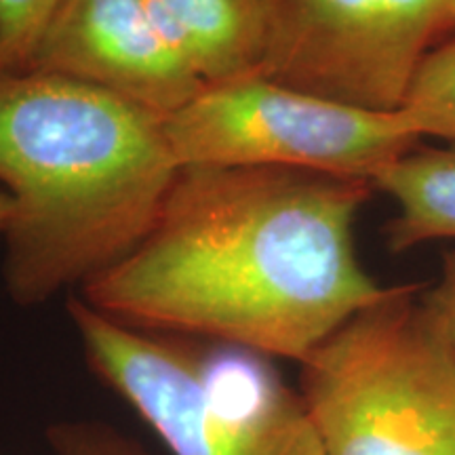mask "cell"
<instances>
[{
	"mask_svg": "<svg viewBox=\"0 0 455 455\" xmlns=\"http://www.w3.org/2000/svg\"><path fill=\"white\" fill-rule=\"evenodd\" d=\"M371 180L283 167H181L133 253L81 298L121 325L301 365L388 293L356 258Z\"/></svg>",
	"mask_w": 455,
	"mask_h": 455,
	"instance_id": "6da1fadb",
	"label": "cell"
},
{
	"mask_svg": "<svg viewBox=\"0 0 455 455\" xmlns=\"http://www.w3.org/2000/svg\"><path fill=\"white\" fill-rule=\"evenodd\" d=\"M180 169L161 114L61 74L0 72L9 298L32 308L133 253Z\"/></svg>",
	"mask_w": 455,
	"mask_h": 455,
	"instance_id": "7a4b0ae2",
	"label": "cell"
},
{
	"mask_svg": "<svg viewBox=\"0 0 455 455\" xmlns=\"http://www.w3.org/2000/svg\"><path fill=\"white\" fill-rule=\"evenodd\" d=\"M89 369L127 401L173 455H327L301 392L268 356L198 348L68 299Z\"/></svg>",
	"mask_w": 455,
	"mask_h": 455,
	"instance_id": "3957f363",
	"label": "cell"
},
{
	"mask_svg": "<svg viewBox=\"0 0 455 455\" xmlns=\"http://www.w3.org/2000/svg\"><path fill=\"white\" fill-rule=\"evenodd\" d=\"M299 367L327 455H455V355L419 284H392Z\"/></svg>",
	"mask_w": 455,
	"mask_h": 455,
	"instance_id": "277c9868",
	"label": "cell"
},
{
	"mask_svg": "<svg viewBox=\"0 0 455 455\" xmlns=\"http://www.w3.org/2000/svg\"><path fill=\"white\" fill-rule=\"evenodd\" d=\"M180 167H283L373 180L422 138L401 112L316 98L266 76L207 87L164 118Z\"/></svg>",
	"mask_w": 455,
	"mask_h": 455,
	"instance_id": "5b68a950",
	"label": "cell"
},
{
	"mask_svg": "<svg viewBox=\"0 0 455 455\" xmlns=\"http://www.w3.org/2000/svg\"><path fill=\"white\" fill-rule=\"evenodd\" d=\"M451 34V0H270L261 76L338 104L401 112L428 55Z\"/></svg>",
	"mask_w": 455,
	"mask_h": 455,
	"instance_id": "8992f818",
	"label": "cell"
},
{
	"mask_svg": "<svg viewBox=\"0 0 455 455\" xmlns=\"http://www.w3.org/2000/svg\"><path fill=\"white\" fill-rule=\"evenodd\" d=\"M26 70L95 84L164 118L207 89L164 41L144 0H64Z\"/></svg>",
	"mask_w": 455,
	"mask_h": 455,
	"instance_id": "52a82bcc",
	"label": "cell"
},
{
	"mask_svg": "<svg viewBox=\"0 0 455 455\" xmlns=\"http://www.w3.org/2000/svg\"><path fill=\"white\" fill-rule=\"evenodd\" d=\"M163 38L204 87L261 76L270 0H144Z\"/></svg>",
	"mask_w": 455,
	"mask_h": 455,
	"instance_id": "ba28073f",
	"label": "cell"
},
{
	"mask_svg": "<svg viewBox=\"0 0 455 455\" xmlns=\"http://www.w3.org/2000/svg\"><path fill=\"white\" fill-rule=\"evenodd\" d=\"M371 181L396 204V215L384 228L390 251L455 241V141L443 148L418 144L379 169Z\"/></svg>",
	"mask_w": 455,
	"mask_h": 455,
	"instance_id": "9c48e42d",
	"label": "cell"
},
{
	"mask_svg": "<svg viewBox=\"0 0 455 455\" xmlns=\"http://www.w3.org/2000/svg\"><path fill=\"white\" fill-rule=\"evenodd\" d=\"M401 114L418 138L455 141V34L428 55Z\"/></svg>",
	"mask_w": 455,
	"mask_h": 455,
	"instance_id": "30bf717a",
	"label": "cell"
},
{
	"mask_svg": "<svg viewBox=\"0 0 455 455\" xmlns=\"http://www.w3.org/2000/svg\"><path fill=\"white\" fill-rule=\"evenodd\" d=\"M64 0H0V72L26 70Z\"/></svg>",
	"mask_w": 455,
	"mask_h": 455,
	"instance_id": "8fae6325",
	"label": "cell"
},
{
	"mask_svg": "<svg viewBox=\"0 0 455 455\" xmlns=\"http://www.w3.org/2000/svg\"><path fill=\"white\" fill-rule=\"evenodd\" d=\"M55 455H148L138 443L101 422H60L47 432Z\"/></svg>",
	"mask_w": 455,
	"mask_h": 455,
	"instance_id": "7c38bea8",
	"label": "cell"
},
{
	"mask_svg": "<svg viewBox=\"0 0 455 455\" xmlns=\"http://www.w3.org/2000/svg\"><path fill=\"white\" fill-rule=\"evenodd\" d=\"M428 298L441 318L443 327H445L447 339L455 355V249L445 253L441 281L428 293Z\"/></svg>",
	"mask_w": 455,
	"mask_h": 455,
	"instance_id": "4fadbf2b",
	"label": "cell"
},
{
	"mask_svg": "<svg viewBox=\"0 0 455 455\" xmlns=\"http://www.w3.org/2000/svg\"><path fill=\"white\" fill-rule=\"evenodd\" d=\"M13 213H15L13 196H11L7 190H0V235L7 232L11 220H13Z\"/></svg>",
	"mask_w": 455,
	"mask_h": 455,
	"instance_id": "5bb4252c",
	"label": "cell"
},
{
	"mask_svg": "<svg viewBox=\"0 0 455 455\" xmlns=\"http://www.w3.org/2000/svg\"><path fill=\"white\" fill-rule=\"evenodd\" d=\"M451 20H453V30H455V0H451Z\"/></svg>",
	"mask_w": 455,
	"mask_h": 455,
	"instance_id": "9a60e30c",
	"label": "cell"
}]
</instances>
